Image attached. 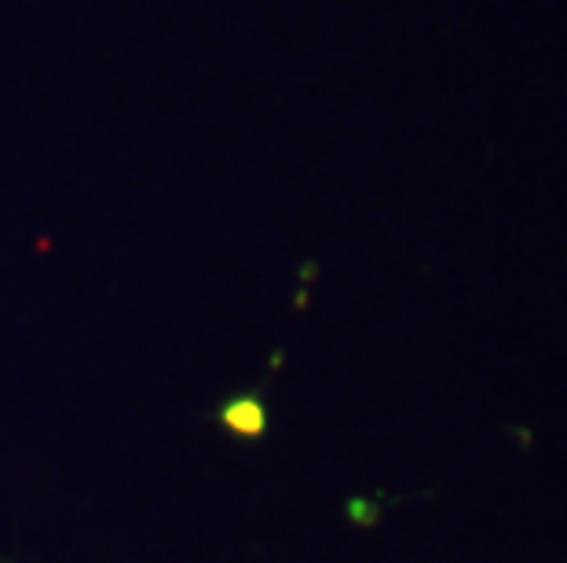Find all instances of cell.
<instances>
[{"instance_id":"obj_1","label":"cell","mask_w":567,"mask_h":563,"mask_svg":"<svg viewBox=\"0 0 567 563\" xmlns=\"http://www.w3.org/2000/svg\"><path fill=\"white\" fill-rule=\"evenodd\" d=\"M224 421L235 425V428H246V432H260V428H264V410H260L257 403H238V406H227Z\"/></svg>"}]
</instances>
